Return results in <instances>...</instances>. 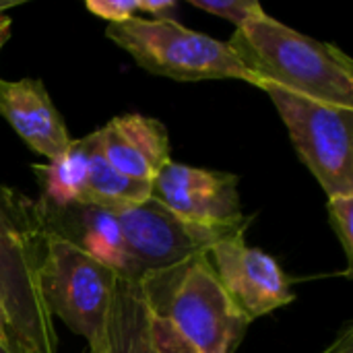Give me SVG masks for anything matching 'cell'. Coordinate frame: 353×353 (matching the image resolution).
Wrapping results in <instances>:
<instances>
[{
	"mask_svg": "<svg viewBox=\"0 0 353 353\" xmlns=\"http://www.w3.org/2000/svg\"><path fill=\"white\" fill-rule=\"evenodd\" d=\"M228 46L265 87L353 110V62L339 48L312 39L267 12L238 27Z\"/></svg>",
	"mask_w": 353,
	"mask_h": 353,
	"instance_id": "6da1fadb",
	"label": "cell"
},
{
	"mask_svg": "<svg viewBox=\"0 0 353 353\" xmlns=\"http://www.w3.org/2000/svg\"><path fill=\"white\" fill-rule=\"evenodd\" d=\"M43 234L39 205L0 186V304L21 353H58L39 285Z\"/></svg>",
	"mask_w": 353,
	"mask_h": 353,
	"instance_id": "7a4b0ae2",
	"label": "cell"
},
{
	"mask_svg": "<svg viewBox=\"0 0 353 353\" xmlns=\"http://www.w3.org/2000/svg\"><path fill=\"white\" fill-rule=\"evenodd\" d=\"M105 37L128 52L141 68L159 77L174 81L238 79L259 89L265 87L238 60L228 41L188 29L176 19L132 17L110 23Z\"/></svg>",
	"mask_w": 353,
	"mask_h": 353,
	"instance_id": "3957f363",
	"label": "cell"
},
{
	"mask_svg": "<svg viewBox=\"0 0 353 353\" xmlns=\"http://www.w3.org/2000/svg\"><path fill=\"white\" fill-rule=\"evenodd\" d=\"M46 232V230H43ZM118 275L72 242L43 234L39 285L52 319H60L87 341V353L101 352L108 337Z\"/></svg>",
	"mask_w": 353,
	"mask_h": 353,
	"instance_id": "277c9868",
	"label": "cell"
},
{
	"mask_svg": "<svg viewBox=\"0 0 353 353\" xmlns=\"http://www.w3.org/2000/svg\"><path fill=\"white\" fill-rule=\"evenodd\" d=\"M116 219L130 261L126 281L143 288L151 308L163 300L190 261L209 254L217 242L230 238L178 219L155 199L116 211Z\"/></svg>",
	"mask_w": 353,
	"mask_h": 353,
	"instance_id": "5b68a950",
	"label": "cell"
},
{
	"mask_svg": "<svg viewBox=\"0 0 353 353\" xmlns=\"http://www.w3.org/2000/svg\"><path fill=\"white\" fill-rule=\"evenodd\" d=\"M292 145L327 196H353V110L267 85Z\"/></svg>",
	"mask_w": 353,
	"mask_h": 353,
	"instance_id": "8992f818",
	"label": "cell"
},
{
	"mask_svg": "<svg viewBox=\"0 0 353 353\" xmlns=\"http://www.w3.org/2000/svg\"><path fill=\"white\" fill-rule=\"evenodd\" d=\"M153 310L201 353H234L252 323L221 285L209 254L190 261Z\"/></svg>",
	"mask_w": 353,
	"mask_h": 353,
	"instance_id": "52a82bcc",
	"label": "cell"
},
{
	"mask_svg": "<svg viewBox=\"0 0 353 353\" xmlns=\"http://www.w3.org/2000/svg\"><path fill=\"white\" fill-rule=\"evenodd\" d=\"M151 199L178 219L223 236L244 234L250 219L240 207L238 176L170 161L151 186Z\"/></svg>",
	"mask_w": 353,
	"mask_h": 353,
	"instance_id": "ba28073f",
	"label": "cell"
},
{
	"mask_svg": "<svg viewBox=\"0 0 353 353\" xmlns=\"http://www.w3.org/2000/svg\"><path fill=\"white\" fill-rule=\"evenodd\" d=\"M209 259L221 285L250 321L271 314L296 298L292 279L279 263L271 254L248 246L244 234H234L217 242Z\"/></svg>",
	"mask_w": 353,
	"mask_h": 353,
	"instance_id": "9c48e42d",
	"label": "cell"
},
{
	"mask_svg": "<svg viewBox=\"0 0 353 353\" xmlns=\"http://www.w3.org/2000/svg\"><path fill=\"white\" fill-rule=\"evenodd\" d=\"M0 116L39 155L54 161L72 143L66 124L37 79H0Z\"/></svg>",
	"mask_w": 353,
	"mask_h": 353,
	"instance_id": "30bf717a",
	"label": "cell"
},
{
	"mask_svg": "<svg viewBox=\"0 0 353 353\" xmlns=\"http://www.w3.org/2000/svg\"><path fill=\"white\" fill-rule=\"evenodd\" d=\"M37 205L43 230L48 234H56L72 242L91 259L110 267L120 279H128L130 261L114 211L83 203L52 207L41 201Z\"/></svg>",
	"mask_w": 353,
	"mask_h": 353,
	"instance_id": "8fae6325",
	"label": "cell"
},
{
	"mask_svg": "<svg viewBox=\"0 0 353 353\" xmlns=\"http://www.w3.org/2000/svg\"><path fill=\"white\" fill-rule=\"evenodd\" d=\"M95 132L105 159L132 180L153 186L157 174L172 161L168 130L155 118L124 114Z\"/></svg>",
	"mask_w": 353,
	"mask_h": 353,
	"instance_id": "7c38bea8",
	"label": "cell"
},
{
	"mask_svg": "<svg viewBox=\"0 0 353 353\" xmlns=\"http://www.w3.org/2000/svg\"><path fill=\"white\" fill-rule=\"evenodd\" d=\"M149 321L151 304L143 288L139 283L118 279L105 345L97 353H155L149 335Z\"/></svg>",
	"mask_w": 353,
	"mask_h": 353,
	"instance_id": "4fadbf2b",
	"label": "cell"
},
{
	"mask_svg": "<svg viewBox=\"0 0 353 353\" xmlns=\"http://www.w3.org/2000/svg\"><path fill=\"white\" fill-rule=\"evenodd\" d=\"M87 147H89V174H87L83 205H95L116 213L151 199V184L124 176L105 159L97 141V132L87 134Z\"/></svg>",
	"mask_w": 353,
	"mask_h": 353,
	"instance_id": "5bb4252c",
	"label": "cell"
},
{
	"mask_svg": "<svg viewBox=\"0 0 353 353\" xmlns=\"http://www.w3.org/2000/svg\"><path fill=\"white\" fill-rule=\"evenodd\" d=\"M41 190L43 203L52 207H68L85 201V186L89 174V147L87 137L72 141L68 151L48 165H33Z\"/></svg>",
	"mask_w": 353,
	"mask_h": 353,
	"instance_id": "9a60e30c",
	"label": "cell"
},
{
	"mask_svg": "<svg viewBox=\"0 0 353 353\" xmlns=\"http://www.w3.org/2000/svg\"><path fill=\"white\" fill-rule=\"evenodd\" d=\"M149 335L155 353H201L176 329V325L168 316L157 314L153 308L149 321Z\"/></svg>",
	"mask_w": 353,
	"mask_h": 353,
	"instance_id": "2e32d148",
	"label": "cell"
},
{
	"mask_svg": "<svg viewBox=\"0 0 353 353\" xmlns=\"http://www.w3.org/2000/svg\"><path fill=\"white\" fill-rule=\"evenodd\" d=\"M190 4L209 14L232 21L236 29L265 12L256 0H190Z\"/></svg>",
	"mask_w": 353,
	"mask_h": 353,
	"instance_id": "e0dca14e",
	"label": "cell"
},
{
	"mask_svg": "<svg viewBox=\"0 0 353 353\" xmlns=\"http://www.w3.org/2000/svg\"><path fill=\"white\" fill-rule=\"evenodd\" d=\"M329 217L337 234V240L341 242V248L347 256V263H350L347 277H350L353 263V196H331Z\"/></svg>",
	"mask_w": 353,
	"mask_h": 353,
	"instance_id": "ac0fdd59",
	"label": "cell"
},
{
	"mask_svg": "<svg viewBox=\"0 0 353 353\" xmlns=\"http://www.w3.org/2000/svg\"><path fill=\"white\" fill-rule=\"evenodd\" d=\"M87 10L93 17L105 19L110 23H122L139 12V0H87Z\"/></svg>",
	"mask_w": 353,
	"mask_h": 353,
	"instance_id": "d6986e66",
	"label": "cell"
},
{
	"mask_svg": "<svg viewBox=\"0 0 353 353\" xmlns=\"http://www.w3.org/2000/svg\"><path fill=\"white\" fill-rule=\"evenodd\" d=\"M174 8V0H139V12H145L153 19H172Z\"/></svg>",
	"mask_w": 353,
	"mask_h": 353,
	"instance_id": "ffe728a7",
	"label": "cell"
},
{
	"mask_svg": "<svg viewBox=\"0 0 353 353\" xmlns=\"http://www.w3.org/2000/svg\"><path fill=\"white\" fill-rule=\"evenodd\" d=\"M321 353H353V323L352 321H347L341 329H339V333H337V337L323 350Z\"/></svg>",
	"mask_w": 353,
	"mask_h": 353,
	"instance_id": "44dd1931",
	"label": "cell"
},
{
	"mask_svg": "<svg viewBox=\"0 0 353 353\" xmlns=\"http://www.w3.org/2000/svg\"><path fill=\"white\" fill-rule=\"evenodd\" d=\"M0 343H2L4 347L12 350L14 353H21L19 343H17V339H14V333H12V329H10V325H8V319H6V312H4L2 304H0Z\"/></svg>",
	"mask_w": 353,
	"mask_h": 353,
	"instance_id": "7402d4cb",
	"label": "cell"
},
{
	"mask_svg": "<svg viewBox=\"0 0 353 353\" xmlns=\"http://www.w3.org/2000/svg\"><path fill=\"white\" fill-rule=\"evenodd\" d=\"M8 37H10V17H6V12H0V48Z\"/></svg>",
	"mask_w": 353,
	"mask_h": 353,
	"instance_id": "603a6c76",
	"label": "cell"
},
{
	"mask_svg": "<svg viewBox=\"0 0 353 353\" xmlns=\"http://www.w3.org/2000/svg\"><path fill=\"white\" fill-rule=\"evenodd\" d=\"M19 2H10V0H0V12H6L10 6H17Z\"/></svg>",
	"mask_w": 353,
	"mask_h": 353,
	"instance_id": "cb8c5ba5",
	"label": "cell"
},
{
	"mask_svg": "<svg viewBox=\"0 0 353 353\" xmlns=\"http://www.w3.org/2000/svg\"><path fill=\"white\" fill-rule=\"evenodd\" d=\"M0 353H14L12 350H8V347H4L2 343H0Z\"/></svg>",
	"mask_w": 353,
	"mask_h": 353,
	"instance_id": "d4e9b609",
	"label": "cell"
}]
</instances>
